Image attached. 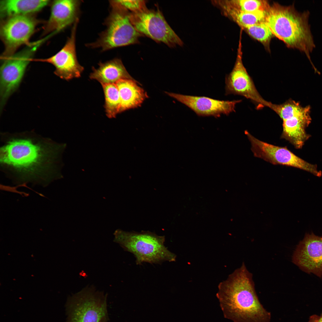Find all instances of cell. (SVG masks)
<instances>
[{
	"label": "cell",
	"instance_id": "1",
	"mask_svg": "<svg viewBox=\"0 0 322 322\" xmlns=\"http://www.w3.org/2000/svg\"><path fill=\"white\" fill-rule=\"evenodd\" d=\"M0 169L17 185L46 186L62 178L65 143L43 137L34 130L1 132Z\"/></svg>",
	"mask_w": 322,
	"mask_h": 322
},
{
	"label": "cell",
	"instance_id": "2",
	"mask_svg": "<svg viewBox=\"0 0 322 322\" xmlns=\"http://www.w3.org/2000/svg\"><path fill=\"white\" fill-rule=\"evenodd\" d=\"M218 287L216 296L225 318L234 322H270V313L260 302L244 262Z\"/></svg>",
	"mask_w": 322,
	"mask_h": 322
},
{
	"label": "cell",
	"instance_id": "3",
	"mask_svg": "<svg viewBox=\"0 0 322 322\" xmlns=\"http://www.w3.org/2000/svg\"><path fill=\"white\" fill-rule=\"evenodd\" d=\"M310 12H299L294 5L285 6L277 3L270 6L265 21L273 35L289 48L304 53L314 68L310 57L315 47L309 23Z\"/></svg>",
	"mask_w": 322,
	"mask_h": 322
},
{
	"label": "cell",
	"instance_id": "4",
	"mask_svg": "<svg viewBox=\"0 0 322 322\" xmlns=\"http://www.w3.org/2000/svg\"><path fill=\"white\" fill-rule=\"evenodd\" d=\"M114 234V242L134 255L137 265L144 262L160 264L176 260V255L164 245V236L148 231L129 232L119 229Z\"/></svg>",
	"mask_w": 322,
	"mask_h": 322
},
{
	"label": "cell",
	"instance_id": "5",
	"mask_svg": "<svg viewBox=\"0 0 322 322\" xmlns=\"http://www.w3.org/2000/svg\"><path fill=\"white\" fill-rule=\"evenodd\" d=\"M109 3V13L104 23L106 28L96 41L86 44L88 48L106 51L138 43L142 36L133 25L130 13L122 7L117 0L110 1Z\"/></svg>",
	"mask_w": 322,
	"mask_h": 322
},
{
	"label": "cell",
	"instance_id": "6",
	"mask_svg": "<svg viewBox=\"0 0 322 322\" xmlns=\"http://www.w3.org/2000/svg\"><path fill=\"white\" fill-rule=\"evenodd\" d=\"M107 306V294L86 286L68 298L65 322H109Z\"/></svg>",
	"mask_w": 322,
	"mask_h": 322
},
{
	"label": "cell",
	"instance_id": "7",
	"mask_svg": "<svg viewBox=\"0 0 322 322\" xmlns=\"http://www.w3.org/2000/svg\"><path fill=\"white\" fill-rule=\"evenodd\" d=\"M43 41L31 43L26 48L10 56L1 58L0 69V110L18 88L32 56Z\"/></svg>",
	"mask_w": 322,
	"mask_h": 322
},
{
	"label": "cell",
	"instance_id": "8",
	"mask_svg": "<svg viewBox=\"0 0 322 322\" xmlns=\"http://www.w3.org/2000/svg\"><path fill=\"white\" fill-rule=\"evenodd\" d=\"M131 19L136 29L142 35L171 47L183 45L157 8L156 10L147 8L138 12L131 13Z\"/></svg>",
	"mask_w": 322,
	"mask_h": 322
},
{
	"label": "cell",
	"instance_id": "9",
	"mask_svg": "<svg viewBox=\"0 0 322 322\" xmlns=\"http://www.w3.org/2000/svg\"><path fill=\"white\" fill-rule=\"evenodd\" d=\"M250 142L251 149L254 156L274 165L292 167L309 172L320 177L322 172L316 165L311 164L299 157L286 147H281L261 141L245 131Z\"/></svg>",
	"mask_w": 322,
	"mask_h": 322
},
{
	"label": "cell",
	"instance_id": "10",
	"mask_svg": "<svg viewBox=\"0 0 322 322\" xmlns=\"http://www.w3.org/2000/svg\"><path fill=\"white\" fill-rule=\"evenodd\" d=\"M37 24L29 16L11 17L3 20L0 28V36L4 46L2 57L12 55L21 45H29V42Z\"/></svg>",
	"mask_w": 322,
	"mask_h": 322
},
{
	"label": "cell",
	"instance_id": "11",
	"mask_svg": "<svg viewBox=\"0 0 322 322\" xmlns=\"http://www.w3.org/2000/svg\"><path fill=\"white\" fill-rule=\"evenodd\" d=\"M240 38L234 66L231 72L225 77V95L243 96L252 100L258 109L269 107L271 102L264 100L259 94L243 64Z\"/></svg>",
	"mask_w": 322,
	"mask_h": 322
},
{
	"label": "cell",
	"instance_id": "12",
	"mask_svg": "<svg viewBox=\"0 0 322 322\" xmlns=\"http://www.w3.org/2000/svg\"><path fill=\"white\" fill-rule=\"evenodd\" d=\"M79 21V19L73 25L70 36L59 52L49 58L33 59L32 61L47 62L52 65L55 69L54 74L66 80L80 77L84 69L78 61L75 43Z\"/></svg>",
	"mask_w": 322,
	"mask_h": 322
},
{
	"label": "cell",
	"instance_id": "13",
	"mask_svg": "<svg viewBox=\"0 0 322 322\" xmlns=\"http://www.w3.org/2000/svg\"><path fill=\"white\" fill-rule=\"evenodd\" d=\"M292 261L302 271L322 277V236L306 234L294 252Z\"/></svg>",
	"mask_w": 322,
	"mask_h": 322
},
{
	"label": "cell",
	"instance_id": "14",
	"mask_svg": "<svg viewBox=\"0 0 322 322\" xmlns=\"http://www.w3.org/2000/svg\"><path fill=\"white\" fill-rule=\"evenodd\" d=\"M193 111L198 115L219 117L221 114L229 115L235 112V106L241 100H221L204 96L183 95L165 92Z\"/></svg>",
	"mask_w": 322,
	"mask_h": 322
},
{
	"label": "cell",
	"instance_id": "15",
	"mask_svg": "<svg viewBox=\"0 0 322 322\" xmlns=\"http://www.w3.org/2000/svg\"><path fill=\"white\" fill-rule=\"evenodd\" d=\"M82 2L78 0L54 1L50 16L44 27V33H56L73 25L79 19Z\"/></svg>",
	"mask_w": 322,
	"mask_h": 322
},
{
	"label": "cell",
	"instance_id": "16",
	"mask_svg": "<svg viewBox=\"0 0 322 322\" xmlns=\"http://www.w3.org/2000/svg\"><path fill=\"white\" fill-rule=\"evenodd\" d=\"M310 112V109L282 120L281 138L289 141L295 148H301L309 137L305 129L311 121Z\"/></svg>",
	"mask_w": 322,
	"mask_h": 322
},
{
	"label": "cell",
	"instance_id": "17",
	"mask_svg": "<svg viewBox=\"0 0 322 322\" xmlns=\"http://www.w3.org/2000/svg\"><path fill=\"white\" fill-rule=\"evenodd\" d=\"M98 65L97 68L92 67V72L89 77L91 79L98 81L102 85L115 83L123 79L134 80L120 59L115 58L105 62H100Z\"/></svg>",
	"mask_w": 322,
	"mask_h": 322
},
{
	"label": "cell",
	"instance_id": "18",
	"mask_svg": "<svg viewBox=\"0 0 322 322\" xmlns=\"http://www.w3.org/2000/svg\"><path fill=\"white\" fill-rule=\"evenodd\" d=\"M47 0H2L0 1V17L3 19L11 17L29 16L46 6Z\"/></svg>",
	"mask_w": 322,
	"mask_h": 322
},
{
	"label": "cell",
	"instance_id": "19",
	"mask_svg": "<svg viewBox=\"0 0 322 322\" xmlns=\"http://www.w3.org/2000/svg\"><path fill=\"white\" fill-rule=\"evenodd\" d=\"M134 80L123 79L115 83L120 100V113L139 106L147 97L144 90Z\"/></svg>",
	"mask_w": 322,
	"mask_h": 322
},
{
	"label": "cell",
	"instance_id": "20",
	"mask_svg": "<svg viewBox=\"0 0 322 322\" xmlns=\"http://www.w3.org/2000/svg\"><path fill=\"white\" fill-rule=\"evenodd\" d=\"M211 2L220 10L223 15L235 22L242 29L265 21L266 11L245 12L227 5L222 0H212Z\"/></svg>",
	"mask_w": 322,
	"mask_h": 322
},
{
	"label": "cell",
	"instance_id": "21",
	"mask_svg": "<svg viewBox=\"0 0 322 322\" xmlns=\"http://www.w3.org/2000/svg\"><path fill=\"white\" fill-rule=\"evenodd\" d=\"M103 90L106 114L109 118L115 117L120 113V100L118 90L115 83L102 85Z\"/></svg>",
	"mask_w": 322,
	"mask_h": 322
},
{
	"label": "cell",
	"instance_id": "22",
	"mask_svg": "<svg viewBox=\"0 0 322 322\" xmlns=\"http://www.w3.org/2000/svg\"><path fill=\"white\" fill-rule=\"evenodd\" d=\"M227 5L238 10L247 12L266 11L270 4L267 1L261 0H224Z\"/></svg>",
	"mask_w": 322,
	"mask_h": 322
},
{
	"label": "cell",
	"instance_id": "23",
	"mask_svg": "<svg viewBox=\"0 0 322 322\" xmlns=\"http://www.w3.org/2000/svg\"><path fill=\"white\" fill-rule=\"evenodd\" d=\"M309 107V106L302 107L298 102L291 100L279 104L271 103L269 108L276 113L283 120L292 115L302 113Z\"/></svg>",
	"mask_w": 322,
	"mask_h": 322
},
{
	"label": "cell",
	"instance_id": "24",
	"mask_svg": "<svg viewBox=\"0 0 322 322\" xmlns=\"http://www.w3.org/2000/svg\"><path fill=\"white\" fill-rule=\"evenodd\" d=\"M252 38L264 44L269 42L273 35L265 21L244 29Z\"/></svg>",
	"mask_w": 322,
	"mask_h": 322
},
{
	"label": "cell",
	"instance_id": "25",
	"mask_svg": "<svg viewBox=\"0 0 322 322\" xmlns=\"http://www.w3.org/2000/svg\"><path fill=\"white\" fill-rule=\"evenodd\" d=\"M119 4L126 10L136 13L147 8L145 0H117Z\"/></svg>",
	"mask_w": 322,
	"mask_h": 322
},
{
	"label": "cell",
	"instance_id": "26",
	"mask_svg": "<svg viewBox=\"0 0 322 322\" xmlns=\"http://www.w3.org/2000/svg\"><path fill=\"white\" fill-rule=\"evenodd\" d=\"M309 322H322V316L313 315L310 317Z\"/></svg>",
	"mask_w": 322,
	"mask_h": 322
}]
</instances>
